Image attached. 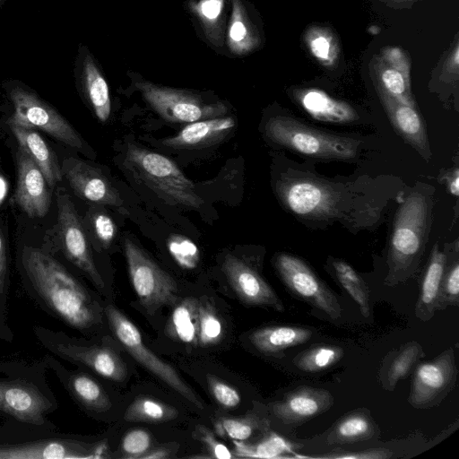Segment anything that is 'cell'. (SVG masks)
Instances as JSON below:
<instances>
[{"label":"cell","mask_w":459,"mask_h":459,"mask_svg":"<svg viewBox=\"0 0 459 459\" xmlns=\"http://www.w3.org/2000/svg\"><path fill=\"white\" fill-rule=\"evenodd\" d=\"M19 260L25 292L41 310L84 333L100 325L99 304L58 259L41 248L24 246Z\"/></svg>","instance_id":"cell-1"},{"label":"cell","mask_w":459,"mask_h":459,"mask_svg":"<svg viewBox=\"0 0 459 459\" xmlns=\"http://www.w3.org/2000/svg\"><path fill=\"white\" fill-rule=\"evenodd\" d=\"M48 369L44 358L30 365L0 363V415L34 430L51 432L56 426L48 415L58 408V401L46 380Z\"/></svg>","instance_id":"cell-2"},{"label":"cell","mask_w":459,"mask_h":459,"mask_svg":"<svg viewBox=\"0 0 459 459\" xmlns=\"http://www.w3.org/2000/svg\"><path fill=\"white\" fill-rule=\"evenodd\" d=\"M430 197L412 190L397 209L390 238L385 285L394 287L418 271L430 221Z\"/></svg>","instance_id":"cell-3"},{"label":"cell","mask_w":459,"mask_h":459,"mask_svg":"<svg viewBox=\"0 0 459 459\" xmlns=\"http://www.w3.org/2000/svg\"><path fill=\"white\" fill-rule=\"evenodd\" d=\"M276 192L286 209L310 221L344 218L355 197L343 185L299 171L281 175L276 183Z\"/></svg>","instance_id":"cell-4"},{"label":"cell","mask_w":459,"mask_h":459,"mask_svg":"<svg viewBox=\"0 0 459 459\" xmlns=\"http://www.w3.org/2000/svg\"><path fill=\"white\" fill-rule=\"evenodd\" d=\"M125 161L165 202L190 209H199L204 204L193 181L168 157L128 143Z\"/></svg>","instance_id":"cell-5"},{"label":"cell","mask_w":459,"mask_h":459,"mask_svg":"<svg viewBox=\"0 0 459 459\" xmlns=\"http://www.w3.org/2000/svg\"><path fill=\"white\" fill-rule=\"evenodd\" d=\"M266 136L273 143L299 154L327 160H351L357 154L359 141L311 128L296 119L275 116L264 126Z\"/></svg>","instance_id":"cell-6"},{"label":"cell","mask_w":459,"mask_h":459,"mask_svg":"<svg viewBox=\"0 0 459 459\" xmlns=\"http://www.w3.org/2000/svg\"><path fill=\"white\" fill-rule=\"evenodd\" d=\"M33 333L40 345L56 358L85 367L114 381H123L126 377V364L108 346L87 342L64 331L43 325H35Z\"/></svg>","instance_id":"cell-7"},{"label":"cell","mask_w":459,"mask_h":459,"mask_svg":"<svg viewBox=\"0 0 459 459\" xmlns=\"http://www.w3.org/2000/svg\"><path fill=\"white\" fill-rule=\"evenodd\" d=\"M144 100L163 119L172 123H192L223 117L228 108L221 101H209L185 90L154 84L143 79L134 82Z\"/></svg>","instance_id":"cell-8"},{"label":"cell","mask_w":459,"mask_h":459,"mask_svg":"<svg viewBox=\"0 0 459 459\" xmlns=\"http://www.w3.org/2000/svg\"><path fill=\"white\" fill-rule=\"evenodd\" d=\"M124 251L128 273L140 303L148 310L172 305L178 298V285L134 241L126 238Z\"/></svg>","instance_id":"cell-9"},{"label":"cell","mask_w":459,"mask_h":459,"mask_svg":"<svg viewBox=\"0 0 459 459\" xmlns=\"http://www.w3.org/2000/svg\"><path fill=\"white\" fill-rule=\"evenodd\" d=\"M104 311L111 331L134 359L187 401L200 409L204 408L195 392L178 372L146 346L140 331L132 321L111 304L106 306Z\"/></svg>","instance_id":"cell-10"},{"label":"cell","mask_w":459,"mask_h":459,"mask_svg":"<svg viewBox=\"0 0 459 459\" xmlns=\"http://www.w3.org/2000/svg\"><path fill=\"white\" fill-rule=\"evenodd\" d=\"M274 267L286 288L297 298L337 320L342 306L335 293L301 258L288 253L277 254Z\"/></svg>","instance_id":"cell-11"},{"label":"cell","mask_w":459,"mask_h":459,"mask_svg":"<svg viewBox=\"0 0 459 459\" xmlns=\"http://www.w3.org/2000/svg\"><path fill=\"white\" fill-rule=\"evenodd\" d=\"M10 97L14 106V112L8 119V125L39 128L73 148L83 147L82 139L74 128L36 94L16 87L12 90Z\"/></svg>","instance_id":"cell-12"},{"label":"cell","mask_w":459,"mask_h":459,"mask_svg":"<svg viewBox=\"0 0 459 459\" xmlns=\"http://www.w3.org/2000/svg\"><path fill=\"white\" fill-rule=\"evenodd\" d=\"M456 378L455 351L451 347L433 359L417 364L412 371L408 403L415 409L438 405L454 389Z\"/></svg>","instance_id":"cell-13"},{"label":"cell","mask_w":459,"mask_h":459,"mask_svg":"<svg viewBox=\"0 0 459 459\" xmlns=\"http://www.w3.org/2000/svg\"><path fill=\"white\" fill-rule=\"evenodd\" d=\"M56 202L59 242L64 256L91 280L96 288L103 290L104 280L95 264L74 203L66 194L58 195Z\"/></svg>","instance_id":"cell-14"},{"label":"cell","mask_w":459,"mask_h":459,"mask_svg":"<svg viewBox=\"0 0 459 459\" xmlns=\"http://www.w3.org/2000/svg\"><path fill=\"white\" fill-rule=\"evenodd\" d=\"M104 442H86L56 435L14 443H0V459H95L104 457Z\"/></svg>","instance_id":"cell-15"},{"label":"cell","mask_w":459,"mask_h":459,"mask_svg":"<svg viewBox=\"0 0 459 459\" xmlns=\"http://www.w3.org/2000/svg\"><path fill=\"white\" fill-rule=\"evenodd\" d=\"M62 175L65 177L74 192L82 199L117 208L128 214L117 188L96 168L74 157L64 160Z\"/></svg>","instance_id":"cell-16"},{"label":"cell","mask_w":459,"mask_h":459,"mask_svg":"<svg viewBox=\"0 0 459 459\" xmlns=\"http://www.w3.org/2000/svg\"><path fill=\"white\" fill-rule=\"evenodd\" d=\"M221 269L243 302L269 307L278 312L284 311V305L274 290L246 262L228 253L223 258Z\"/></svg>","instance_id":"cell-17"},{"label":"cell","mask_w":459,"mask_h":459,"mask_svg":"<svg viewBox=\"0 0 459 459\" xmlns=\"http://www.w3.org/2000/svg\"><path fill=\"white\" fill-rule=\"evenodd\" d=\"M17 184L14 200L31 218L44 217L51 204V192L39 166L19 148L16 155Z\"/></svg>","instance_id":"cell-18"},{"label":"cell","mask_w":459,"mask_h":459,"mask_svg":"<svg viewBox=\"0 0 459 459\" xmlns=\"http://www.w3.org/2000/svg\"><path fill=\"white\" fill-rule=\"evenodd\" d=\"M333 394L326 389L308 385L299 386L272 404L275 417L287 425H300L332 408Z\"/></svg>","instance_id":"cell-19"},{"label":"cell","mask_w":459,"mask_h":459,"mask_svg":"<svg viewBox=\"0 0 459 459\" xmlns=\"http://www.w3.org/2000/svg\"><path fill=\"white\" fill-rule=\"evenodd\" d=\"M45 362L71 397L85 411L101 413L111 407L106 391L89 374L66 368L56 357L46 355Z\"/></svg>","instance_id":"cell-20"},{"label":"cell","mask_w":459,"mask_h":459,"mask_svg":"<svg viewBox=\"0 0 459 459\" xmlns=\"http://www.w3.org/2000/svg\"><path fill=\"white\" fill-rule=\"evenodd\" d=\"M385 110L394 130L427 161L432 152L425 124L415 106L402 103L378 90Z\"/></svg>","instance_id":"cell-21"},{"label":"cell","mask_w":459,"mask_h":459,"mask_svg":"<svg viewBox=\"0 0 459 459\" xmlns=\"http://www.w3.org/2000/svg\"><path fill=\"white\" fill-rule=\"evenodd\" d=\"M235 126L236 121L232 117L203 119L187 124L177 134L163 139L161 143L179 150L205 148L222 141Z\"/></svg>","instance_id":"cell-22"},{"label":"cell","mask_w":459,"mask_h":459,"mask_svg":"<svg viewBox=\"0 0 459 459\" xmlns=\"http://www.w3.org/2000/svg\"><path fill=\"white\" fill-rule=\"evenodd\" d=\"M293 95L301 108L315 119L337 123H352L359 115L349 103L333 99L318 89H297Z\"/></svg>","instance_id":"cell-23"},{"label":"cell","mask_w":459,"mask_h":459,"mask_svg":"<svg viewBox=\"0 0 459 459\" xmlns=\"http://www.w3.org/2000/svg\"><path fill=\"white\" fill-rule=\"evenodd\" d=\"M447 254L435 244L427 266L421 276L419 297L415 305V316L423 322L429 321L439 310V296Z\"/></svg>","instance_id":"cell-24"},{"label":"cell","mask_w":459,"mask_h":459,"mask_svg":"<svg viewBox=\"0 0 459 459\" xmlns=\"http://www.w3.org/2000/svg\"><path fill=\"white\" fill-rule=\"evenodd\" d=\"M79 73L84 94L96 117L102 123L111 113V99L106 79L87 48L80 51Z\"/></svg>","instance_id":"cell-25"},{"label":"cell","mask_w":459,"mask_h":459,"mask_svg":"<svg viewBox=\"0 0 459 459\" xmlns=\"http://www.w3.org/2000/svg\"><path fill=\"white\" fill-rule=\"evenodd\" d=\"M20 149L24 151L42 171L48 186L53 187L62 179L61 167L51 148L32 127L9 125Z\"/></svg>","instance_id":"cell-26"},{"label":"cell","mask_w":459,"mask_h":459,"mask_svg":"<svg viewBox=\"0 0 459 459\" xmlns=\"http://www.w3.org/2000/svg\"><path fill=\"white\" fill-rule=\"evenodd\" d=\"M379 428L367 408L348 411L326 433L328 444H352L377 437Z\"/></svg>","instance_id":"cell-27"},{"label":"cell","mask_w":459,"mask_h":459,"mask_svg":"<svg viewBox=\"0 0 459 459\" xmlns=\"http://www.w3.org/2000/svg\"><path fill=\"white\" fill-rule=\"evenodd\" d=\"M424 356L422 346L416 341L407 342L391 351L384 358L378 373L382 387L394 391L397 383L408 377Z\"/></svg>","instance_id":"cell-28"},{"label":"cell","mask_w":459,"mask_h":459,"mask_svg":"<svg viewBox=\"0 0 459 459\" xmlns=\"http://www.w3.org/2000/svg\"><path fill=\"white\" fill-rule=\"evenodd\" d=\"M231 13L226 33L228 48L236 56L249 54L260 45V37L243 0H230Z\"/></svg>","instance_id":"cell-29"},{"label":"cell","mask_w":459,"mask_h":459,"mask_svg":"<svg viewBox=\"0 0 459 459\" xmlns=\"http://www.w3.org/2000/svg\"><path fill=\"white\" fill-rule=\"evenodd\" d=\"M312 335V330L307 327L273 325L252 332L249 339L259 351L265 354H275L307 342Z\"/></svg>","instance_id":"cell-30"},{"label":"cell","mask_w":459,"mask_h":459,"mask_svg":"<svg viewBox=\"0 0 459 459\" xmlns=\"http://www.w3.org/2000/svg\"><path fill=\"white\" fill-rule=\"evenodd\" d=\"M199 299L185 298L175 306L167 325V333L185 343L198 345Z\"/></svg>","instance_id":"cell-31"},{"label":"cell","mask_w":459,"mask_h":459,"mask_svg":"<svg viewBox=\"0 0 459 459\" xmlns=\"http://www.w3.org/2000/svg\"><path fill=\"white\" fill-rule=\"evenodd\" d=\"M327 264L335 281L358 304L364 317L370 315L369 290L359 273L347 262L329 257Z\"/></svg>","instance_id":"cell-32"},{"label":"cell","mask_w":459,"mask_h":459,"mask_svg":"<svg viewBox=\"0 0 459 459\" xmlns=\"http://www.w3.org/2000/svg\"><path fill=\"white\" fill-rule=\"evenodd\" d=\"M188 8L199 21L208 41L221 47L225 33V0H191Z\"/></svg>","instance_id":"cell-33"},{"label":"cell","mask_w":459,"mask_h":459,"mask_svg":"<svg viewBox=\"0 0 459 459\" xmlns=\"http://www.w3.org/2000/svg\"><path fill=\"white\" fill-rule=\"evenodd\" d=\"M377 89L393 99L411 106L415 103L410 91V77L401 69L385 61L376 65Z\"/></svg>","instance_id":"cell-34"},{"label":"cell","mask_w":459,"mask_h":459,"mask_svg":"<svg viewBox=\"0 0 459 459\" xmlns=\"http://www.w3.org/2000/svg\"><path fill=\"white\" fill-rule=\"evenodd\" d=\"M342 347L333 344H317L299 353L293 363L299 370L307 373H317L330 368L343 357Z\"/></svg>","instance_id":"cell-35"},{"label":"cell","mask_w":459,"mask_h":459,"mask_svg":"<svg viewBox=\"0 0 459 459\" xmlns=\"http://www.w3.org/2000/svg\"><path fill=\"white\" fill-rule=\"evenodd\" d=\"M178 411L157 400L148 397L136 398L126 409L124 419L131 422H163L173 420Z\"/></svg>","instance_id":"cell-36"},{"label":"cell","mask_w":459,"mask_h":459,"mask_svg":"<svg viewBox=\"0 0 459 459\" xmlns=\"http://www.w3.org/2000/svg\"><path fill=\"white\" fill-rule=\"evenodd\" d=\"M311 54L324 65L332 66L336 63L338 48L335 37L323 28H311L305 36Z\"/></svg>","instance_id":"cell-37"},{"label":"cell","mask_w":459,"mask_h":459,"mask_svg":"<svg viewBox=\"0 0 459 459\" xmlns=\"http://www.w3.org/2000/svg\"><path fill=\"white\" fill-rule=\"evenodd\" d=\"M234 443L238 455L259 458L279 457L284 454L291 453L294 446L293 444L275 433H270L255 446L246 445L236 440H234Z\"/></svg>","instance_id":"cell-38"},{"label":"cell","mask_w":459,"mask_h":459,"mask_svg":"<svg viewBox=\"0 0 459 459\" xmlns=\"http://www.w3.org/2000/svg\"><path fill=\"white\" fill-rule=\"evenodd\" d=\"M268 426V422L255 415L241 418H221L215 423V430L221 437H228L236 441H244L253 433Z\"/></svg>","instance_id":"cell-39"},{"label":"cell","mask_w":459,"mask_h":459,"mask_svg":"<svg viewBox=\"0 0 459 459\" xmlns=\"http://www.w3.org/2000/svg\"><path fill=\"white\" fill-rule=\"evenodd\" d=\"M198 321V345L210 346L221 341L223 335L222 322L208 301L199 300Z\"/></svg>","instance_id":"cell-40"},{"label":"cell","mask_w":459,"mask_h":459,"mask_svg":"<svg viewBox=\"0 0 459 459\" xmlns=\"http://www.w3.org/2000/svg\"><path fill=\"white\" fill-rule=\"evenodd\" d=\"M168 250L175 262L183 269L197 266L200 253L197 246L185 236L174 234L168 239Z\"/></svg>","instance_id":"cell-41"},{"label":"cell","mask_w":459,"mask_h":459,"mask_svg":"<svg viewBox=\"0 0 459 459\" xmlns=\"http://www.w3.org/2000/svg\"><path fill=\"white\" fill-rule=\"evenodd\" d=\"M459 305V261L457 257L450 259L447 255L446 264L442 279L439 310H444L449 306Z\"/></svg>","instance_id":"cell-42"},{"label":"cell","mask_w":459,"mask_h":459,"mask_svg":"<svg viewBox=\"0 0 459 459\" xmlns=\"http://www.w3.org/2000/svg\"><path fill=\"white\" fill-rule=\"evenodd\" d=\"M152 444L150 434L142 429H133L124 437L121 448L126 458H143Z\"/></svg>","instance_id":"cell-43"},{"label":"cell","mask_w":459,"mask_h":459,"mask_svg":"<svg viewBox=\"0 0 459 459\" xmlns=\"http://www.w3.org/2000/svg\"><path fill=\"white\" fill-rule=\"evenodd\" d=\"M207 383L212 396L222 407L230 409L239 404L241 397L234 387L212 375L207 376Z\"/></svg>","instance_id":"cell-44"},{"label":"cell","mask_w":459,"mask_h":459,"mask_svg":"<svg viewBox=\"0 0 459 459\" xmlns=\"http://www.w3.org/2000/svg\"><path fill=\"white\" fill-rule=\"evenodd\" d=\"M95 235L103 247L108 248L117 232V227L113 220L106 213L97 212L91 219Z\"/></svg>","instance_id":"cell-45"},{"label":"cell","mask_w":459,"mask_h":459,"mask_svg":"<svg viewBox=\"0 0 459 459\" xmlns=\"http://www.w3.org/2000/svg\"><path fill=\"white\" fill-rule=\"evenodd\" d=\"M196 437L206 446L210 456L218 459H230L233 455L227 446L219 442L212 431L204 426L196 427Z\"/></svg>","instance_id":"cell-46"},{"label":"cell","mask_w":459,"mask_h":459,"mask_svg":"<svg viewBox=\"0 0 459 459\" xmlns=\"http://www.w3.org/2000/svg\"><path fill=\"white\" fill-rule=\"evenodd\" d=\"M9 292V264L6 243L0 228V301L7 306Z\"/></svg>","instance_id":"cell-47"},{"label":"cell","mask_w":459,"mask_h":459,"mask_svg":"<svg viewBox=\"0 0 459 459\" xmlns=\"http://www.w3.org/2000/svg\"><path fill=\"white\" fill-rule=\"evenodd\" d=\"M392 456V452L385 448H371L356 453H342L335 449L332 454L325 455L328 458H352V459H386Z\"/></svg>","instance_id":"cell-48"},{"label":"cell","mask_w":459,"mask_h":459,"mask_svg":"<svg viewBox=\"0 0 459 459\" xmlns=\"http://www.w3.org/2000/svg\"><path fill=\"white\" fill-rule=\"evenodd\" d=\"M13 333L8 325L7 306L0 301V341L13 342Z\"/></svg>","instance_id":"cell-49"},{"label":"cell","mask_w":459,"mask_h":459,"mask_svg":"<svg viewBox=\"0 0 459 459\" xmlns=\"http://www.w3.org/2000/svg\"><path fill=\"white\" fill-rule=\"evenodd\" d=\"M458 44H455V49L452 51V56L446 61V73H448L449 74H455V75H457L458 74Z\"/></svg>","instance_id":"cell-50"},{"label":"cell","mask_w":459,"mask_h":459,"mask_svg":"<svg viewBox=\"0 0 459 459\" xmlns=\"http://www.w3.org/2000/svg\"><path fill=\"white\" fill-rule=\"evenodd\" d=\"M448 189L452 195L458 196L459 195V173L458 169H455L454 173L448 180Z\"/></svg>","instance_id":"cell-51"},{"label":"cell","mask_w":459,"mask_h":459,"mask_svg":"<svg viewBox=\"0 0 459 459\" xmlns=\"http://www.w3.org/2000/svg\"><path fill=\"white\" fill-rule=\"evenodd\" d=\"M169 456V452L164 448H158L153 451L146 453L143 458H166Z\"/></svg>","instance_id":"cell-52"},{"label":"cell","mask_w":459,"mask_h":459,"mask_svg":"<svg viewBox=\"0 0 459 459\" xmlns=\"http://www.w3.org/2000/svg\"><path fill=\"white\" fill-rule=\"evenodd\" d=\"M389 5H408L416 0H383Z\"/></svg>","instance_id":"cell-53"},{"label":"cell","mask_w":459,"mask_h":459,"mask_svg":"<svg viewBox=\"0 0 459 459\" xmlns=\"http://www.w3.org/2000/svg\"><path fill=\"white\" fill-rule=\"evenodd\" d=\"M1 1V0H0Z\"/></svg>","instance_id":"cell-54"}]
</instances>
